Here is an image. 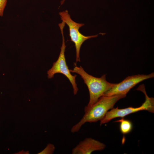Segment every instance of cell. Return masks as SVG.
<instances>
[{
    "label": "cell",
    "mask_w": 154,
    "mask_h": 154,
    "mask_svg": "<svg viewBox=\"0 0 154 154\" xmlns=\"http://www.w3.org/2000/svg\"><path fill=\"white\" fill-rule=\"evenodd\" d=\"M125 96V95H120L102 96L91 107L84 109V114L80 121L72 126L71 131L72 133L78 132L86 123L100 121L108 110L113 108L117 101Z\"/></svg>",
    "instance_id": "cell-1"
},
{
    "label": "cell",
    "mask_w": 154,
    "mask_h": 154,
    "mask_svg": "<svg viewBox=\"0 0 154 154\" xmlns=\"http://www.w3.org/2000/svg\"><path fill=\"white\" fill-rule=\"evenodd\" d=\"M70 72L79 74L87 86L89 92L90 100L88 105L84 108L91 107L108 90L113 87L116 84L110 83L106 80V75L104 74L100 78L93 76L86 72L82 67L74 65Z\"/></svg>",
    "instance_id": "cell-2"
},
{
    "label": "cell",
    "mask_w": 154,
    "mask_h": 154,
    "mask_svg": "<svg viewBox=\"0 0 154 154\" xmlns=\"http://www.w3.org/2000/svg\"><path fill=\"white\" fill-rule=\"evenodd\" d=\"M65 23L63 22L58 24L62 37V43L60 48V51L57 60L54 62L51 68L47 72V77L49 79L53 78L56 73H61L65 76L71 83L74 95L77 93L78 88L76 83V75H73L71 73L70 70L67 65L65 56V52L66 47L63 29Z\"/></svg>",
    "instance_id": "cell-3"
},
{
    "label": "cell",
    "mask_w": 154,
    "mask_h": 154,
    "mask_svg": "<svg viewBox=\"0 0 154 154\" xmlns=\"http://www.w3.org/2000/svg\"><path fill=\"white\" fill-rule=\"evenodd\" d=\"M61 20L68 27L70 40L74 44L76 49V63L80 62V50L83 43L86 40L92 38H96L98 35L105 33H100L95 35L85 36L81 33L79 31L80 28L84 25L83 23H77L71 18L68 10L59 13Z\"/></svg>",
    "instance_id": "cell-4"
},
{
    "label": "cell",
    "mask_w": 154,
    "mask_h": 154,
    "mask_svg": "<svg viewBox=\"0 0 154 154\" xmlns=\"http://www.w3.org/2000/svg\"><path fill=\"white\" fill-rule=\"evenodd\" d=\"M137 90L142 92L145 96V102L140 107L137 108L129 107L123 109L113 108L108 111L105 116L100 121V125L108 123L112 119L116 117H123L130 114L142 110H147L149 112L154 113V100L153 98L149 97L147 94L144 86H141Z\"/></svg>",
    "instance_id": "cell-5"
},
{
    "label": "cell",
    "mask_w": 154,
    "mask_h": 154,
    "mask_svg": "<svg viewBox=\"0 0 154 154\" xmlns=\"http://www.w3.org/2000/svg\"><path fill=\"white\" fill-rule=\"evenodd\" d=\"M154 76L153 72L148 75L138 74L128 76L107 91L103 96H110L120 95L126 96L132 88L139 82Z\"/></svg>",
    "instance_id": "cell-6"
},
{
    "label": "cell",
    "mask_w": 154,
    "mask_h": 154,
    "mask_svg": "<svg viewBox=\"0 0 154 154\" xmlns=\"http://www.w3.org/2000/svg\"><path fill=\"white\" fill-rule=\"evenodd\" d=\"M105 147L104 143L91 138H87L73 149L72 153L90 154L95 151L103 150Z\"/></svg>",
    "instance_id": "cell-7"
},
{
    "label": "cell",
    "mask_w": 154,
    "mask_h": 154,
    "mask_svg": "<svg viewBox=\"0 0 154 154\" xmlns=\"http://www.w3.org/2000/svg\"><path fill=\"white\" fill-rule=\"evenodd\" d=\"M115 122L120 123V130L123 135L129 133L132 129V123L129 120L125 119L123 117L120 119L116 121Z\"/></svg>",
    "instance_id": "cell-8"
},
{
    "label": "cell",
    "mask_w": 154,
    "mask_h": 154,
    "mask_svg": "<svg viewBox=\"0 0 154 154\" xmlns=\"http://www.w3.org/2000/svg\"><path fill=\"white\" fill-rule=\"evenodd\" d=\"M55 149L54 145L48 144L46 147L42 151L38 153V154H53Z\"/></svg>",
    "instance_id": "cell-9"
},
{
    "label": "cell",
    "mask_w": 154,
    "mask_h": 154,
    "mask_svg": "<svg viewBox=\"0 0 154 154\" xmlns=\"http://www.w3.org/2000/svg\"><path fill=\"white\" fill-rule=\"evenodd\" d=\"M7 0H0V16H3L4 11L6 6Z\"/></svg>",
    "instance_id": "cell-10"
},
{
    "label": "cell",
    "mask_w": 154,
    "mask_h": 154,
    "mask_svg": "<svg viewBox=\"0 0 154 154\" xmlns=\"http://www.w3.org/2000/svg\"><path fill=\"white\" fill-rule=\"evenodd\" d=\"M65 0H62V1H61L60 2L61 5H62L64 3Z\"/></svg>",
    "instance_id": "cell-11"
}]
</instances>
